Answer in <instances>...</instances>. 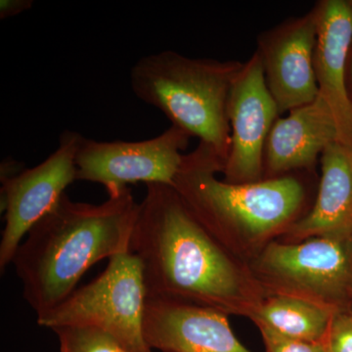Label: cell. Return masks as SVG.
Segmentation results:
<instances>
[{
	"mask_svg": "<svg viewBox=\"0 0 352 352\" xmlns=\"http://www.w3.org/2000/svg\"><path fill=\"white\" fill-rule=\"evenodd\" d=\"M138 208L131 188L100 205L74 201L65 193L32 227L12 264L36 316L68 298L95 263L129 252Z\"/></svg>",
	"mask_w": 352,
	"mask_h": 352,
	"instance_id": "6da1fadb",
	"label": "cell"
},
{
	"mask_svg": "<svg viewBox=\"0 0 352 352\" xmlns=\"http://www.w3.org/2000/svg\"><path fill=\"white\" fill-rule=\"evenodd\" d=\"M138 203L129 252L142 266L147 298L224 307L239 294L235 266L170 185L150 183Z\"/></svg>",
	"mask_w": 352,
	"mask_h": 352,
	"instance_id": "7a4b0ae2",
	"label": "cell"
},
{
	"mask_svg": "<svg viewBox=\"0 0 352 352\" xmlns=\"http://www.w3.org/2000/svg\"><path fill=\"white\" fill-rule=\"evenodd\" d=\"M243 66L164 50L139 59L129 78L139 100L163 112L171 126L200 139L226 164L231 146L229 96Z\"/></svg>",
	"mask_w": 352,
	"mask_h": 352,
	"instance_id": "3957f363",
	"label": "cell"
},
{
	"mask_svg": "<svg viewBox=\"0 0 352 352\" xmlns=\"http://www.w3.org/2000/svg\"><path fill=\"white\" fill-rule=\"evenodd\" d=\"M223 166L210 147L199 143L184 155L173 182L178 195L210 235L235 229L261 237L288 224L302 210L305 189L298 178L283 175L234 184L215 176Z\"/></svg>",
	"mask_w": 352,
	"mask_h": 352,
	"instance_id": "277c9868",
	"label": "cell"
},
{
	"mask_svg": "<svg viewBox=\"0 0 352 352\" xmlns=\"http://www.w3.org/2000/svg\"><path fill=\"white\" fill-rule=\"evenodd\" d=\"M147 293L140 261L131 252L109 259L96 279L38 317L41 327L99 329L131 352H153L143 335Z\"/></svg>",
	"mask_w": 352,
	"mask_h": 352,
	"instance_id": "5b68a950",
	"label": "cell"
},
{
	"mask_svg": "<svg viewBox=\"0 0 352 352\" xmlns=\"http://www.w3.org/2000/svg\"><path fill=\"white\" fill-rule=\"evenodd\" d=\"M190 138L173 126L156 138L135 142H103L83 136L76 157V180L103 185L109 197L120 195L136 182L173 186Z\"/></svg>",
	"mask_w": 352,
	"mask_h": 352,
	"instance_id": "8992f818",
	"label": "cell"
},
{
	"mask_svg": "<svg viewBox=\"0 0 352 352\" xmlns=\"http://www.w3.org/2000/svg\"><path fill=\"white\" fill-rule=\"evenodd\" d=\"M83 136L65 131L59 146L34 168L1 179V210L6 212L0 241V271L12 263L18 248L30 230L48 214L76 182V157Z\"/></svg>",
	"mask_w": 352,
	"mask_h": 352,
	"instance_id": "52a82bcc",
	"label": "cell"
},
{
	"mask_svg": "<svg viewBox=\"0 0 352 352\" xmlns=\"http://www.w3.org/2000/svg\"><path fill=\"white\" fill-rule=\"evenodd\" d=\"M279 116L261 57L254 51L234 80L229 96L231 146L222 170L224 182L239 184L263 180L266 140Z\"/></svg>",
	"mask_w": 352,
	"mask_h": 352,
	"instance_id": "ba28073f",
	"label": "cell"
},
{
	"mask_svg": "<svg viewBox=\"0 0 352 352\" xmlns=\"http://www.w3.org/2000/svg\"><path fill=\"white\" fill-rule=\"evenodd\" d=\"M317 31L318 8L315 6L305 15L285 20L259 34L256 51L280 116L318 96L314 71Z\"/></svg>",
	"mask_w": 352,
	"mask_h": 352,
	"instance_id": "9c48e42d",
	"label": "cell"
},
{
	"mask_svg": "<svg viewBox=\"0 0 352 352\" xmlns=\"http://www.w3.org/2000/svg\"><path fill=\"white\" fill-rule=\"evenodd\" d=\"M143 335L152 351L251 352L220 310L173 300H146Z\"/></svg>",
	"mask_w": 352,
	"mask_h": 352,
	"instance_id": "30bf717a",
	"label": "cell"
},
{
	"mask_svg": "<svg viewBox=\"0 0 352 352\" xmlns=\"http://www.w3.org/2000/svg\"><path fill=\"white\" fill-rule=\"evenodd\" d=\"M314 50V71L319 95L337 124L339 142L352 148V99L346 85L352 45V8L344 0H322Z\"/></svg>",
	"mask_w": 352,
	"mask_h": 352,
	"instance_id": "8fae6325",
	"label": "cell"
},
{
	"mask_svg": "<svg viewBox=\"0 0 352 352\" xmlns=\"http://www.w3.org/2000/svg\"><path fill=\"white\" fill-rule=\"evenodd\" d=\"M339 142L333 113L318 94L311 103L289 111L278 118L270 132L264 149L263 173L270 178L289 171L310 170L326 148Z\"/></svg>",
	"mask_w": 352,
	"mask_h": 352,
	"instance_id": "7c38bea8",
	"label": "cell"
},
{
	"mask_svg": "<svg viewBox=\"0 0 352 352\" xmlns=\"http://www.w3.org/2000/svg\"><path fill=\"white\" fill-rule=\"evenodd\" d=\"M344 238L317 236L302 244L273 243L264 252L263 265L300 288L335 293L346 284L351 271V252Z\"/></svg>",
	"mask_w": 352,
	"mask_h": 352,
	"instance_id": "4fadbf2b",
	"label": "cell"
},
{
	"mask_svg": "<svg viewBox=\"0 0 352 352\" xmlns=\"http://www.w3.org/2000/svg\"><path fill=\"white\" fill-rule=\"evenodd\" d=\"M318 196L311 210L291 228L298 238L346 237L352 230V148L335 142L321 156Z\"/></svg>",
	"mask_w": 352,
	"mask_h": 352,
	"instance_id": "5bb4252c",
	"label": "cell"
},
{
	"mask_svg": "<svg viewBox=\"0 0 352 352\" xmlns=\"http://www.w3.org/2000/svg\"><path fill=\"white\" fill-rule=\"evenodd\" d=\"M258 324L280 335L314 342H326L330 312L316 303L279 296L261 307Z\"/></svg>",
	"mask_w": 352,
	"mask_h": 352,
	"instance_id": "9a60e30c",
	"label": "cell"
},
{
	"mask_svg": "<svg viewBox=\"0 0 352 352\" xmlns=\"http://www.w3.org/2000/svg\"><path fill=\"white\" fill-rule=\"evenodd\" d=\"M52 331L59 340L60 352H131L99 329L64 326Z\"/></svg>",
	"mask_w": 352,
	"mask_h": 352,
	"instance_id": "2e32d148",
	"label": "cell"
},
{
	"mask_svg": "<svg viewBox=\"0 0 352 352\" xmlns=\"http://www.w3.org/2000/svg\"><path fill=\"white\" fill-rule=\"evenodd\" d=\"M258 325L268 352H329L326 342H307L285 337L266 326Z\"/></svg>",
	"mask_w": 352,
	"mask_h": 352,
	"instance_id": "e0dca14e",
	"label": "cell"
},
{
	"mask_svg": "<svg viewBox=\"0 0 352 352\" xmlns=\"http://www.w3.org/2000/svg\"><path fill=\"white\" fill-rule=\"evenodd\" d=\"M326 344L330 352H352V324L338 326Z\"/></svg>",
	"mask_w": 352,
	"mask_h": 352,
	"instance_id": "ac0fdd59",
	"label": "cell"
},
{
	"mask_svg": "<svg viewBox=\"0 0 352 352\" xmlns=\"http://www.w3.org/2000/svg\"><path fill=\"white\" fill-rule=\"evenodd\" d=\"M34 6L32 0H1L0 1V19L15 17Z\"/></svg>",
	"mask_w": 352,
	"mask_h": 352,
	"instance_id": "d6986e66",
	"label": "cell"
},
{
	"mask_svg": "<svg viewBox=\"0 0 352 352\" xmlns=\"http://www.w3.org/2000/svg\"><path fill=\"white\" fill-rule=\"evenodd\" d=\"M347 69H349V72H351V78L352 82V58H351V67L347 66Z\"/></svg>",
	"mask_w": 352,
	"mask_h": 352,
	"instance_id": "ffe728a7",
	"label": "cell"
},
{
	"mask_svg": "<svg viewBox=\"0 0 352 352\" xmlns=\"http://www.w3.org/2000/svg\"><path fill=\"white\" fill-rule=\"evenodd\" d=\"M349 4H351V8H352V1H349Z\"/></svg>",
	"mask_w": 352,
	"mask_h": 352,
	"instance_id": "44dd1931",
	"label": "cell"
},
{
	"mask_svg": "<svg viewBox=\"0 0 352 352\" xmlns=\"http://www.w3.org/2000/svg\"><path fill=\"white\" fill-rule=\"evenodd\" d=\"M329 352H330V351H329Z\"/></svg>",
	"mask_w": 352,
	"mask_h": 352,
	"instance_id": "7402d4cb",
	"label": "cell"
}]
</instances>
